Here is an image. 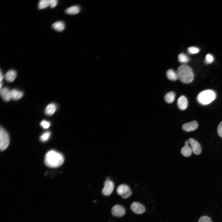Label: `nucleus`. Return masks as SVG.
Wrapping results in <instances>:
<instances>
[{
    "mask_svg": "<svg viewBox=\"0 0 222 222\" xmlns=\"http://www.w3.org/2000/svg\"><path fill=\"white\" fill-rule=\"evenodd\" d=\"M64 162V158L60 153L54 150L48 151L45 155L44 162L47 166L52 168L61 166Z\"/></svg>",
    "mask_w": 222,
    "mask_h": 222,
    "instance_id": "obj_1",
    "label": "nucleus"
},
{
    "mask_svg": "<svg viewBox=\"0 0 222 222\" xmlns=\"http://www.w3.org/2000/svg\"><path fill=\"white\" fill-rule=\"evenodd\" d=\"M176 72L178 79L183 83H189L194 79L193 72L191 68L187 65L183 64L179 66Z\"/></svg>",
    "mask_w": 222,
    "mask_h": 222,
    "instance_id": "obj_2",
    "label": "nucleus"
},
{
    "mask_svg": "<svg viewBox=\"0 0 222 222\" xmlns=\"http://www.w3.org/2000/svg\"><path fill=\"white\" fill-rule=\"evenodd\" d=\"M216 97L215 92L211 90H207L200 92L197 96L198 102L203 105H208L214 101Z\"/></svg>",
    "mask_w": 222,
    "mask_h": 222,
    "instance_id": "obj_3",
    "label": "nucleus"
},
{
    "mask_svg": "<svg viewBox=\"0 0 222 222\" xmlns=\"http://www.w3.org/2000/svg\"><path fill=\"white\" fill-rule=\"evenodd\" d=\"M9 137L6 131L2 127L0 128V150L3 151L8 146L9 144Z\"/></svg>",
    "mask_w": 222,
    "mask_h": 222,
    "instance_id": "obj_4",
    "label": "nucleus"
},
{
    "mask_svg": "<svg viewBox=\"0 0 222 222\" xmlns=\"http://www.w3.org/2000/svg\"><path fill=\"white\" fill-rule=\"evenodd\" d=\"M117 191L118 194L123 199H127L132 194V191L129 187L125 184L120 185L117 187Z\"/></svg>",
    "mask_w": 222,
    "mask_h": 222,
    "instance_id": "obj_5",
    "label": "nucleus"
},
{
    "mask_svg": "<svg viewBox=\"0 0 222 222\" xmlns=\"http://www.w3.org/2000/svg\"><path fill=\"white\" fill-rule=\"evenodd\" d=\"M104 187L102 190L103 195L108 196L112 192L114 187V183L108 179L104 183Z\"/></svg>",
    "mask_w": 222,
    "mask_h": 222,
    "instance_id": "obj_6",
    "label": "nucleus"
},
{
    "mask_svg": "<svg viewBox=\"0 0 222 222\" xmlns=\"http://www.w3.org/2000/svg\"><path fill=\"white\" fill-rule=\"evenodd\" d=\"M188 141L191 145V149L193 153L196 155L200 154L202 151V149L199 142L192 138H189Z\"/></svg>",
    "mask_w": 222,
    "mask_h": 222,
    "instance_id": "obj_7",
    "label": "nucleus"
},
{
    "mask_svg": "<svg viewBox=\"0 0 222 222\" xmlns=\"http://www.w3.org/2000/svg\"><path fill=\"white\" fill-rule=\"evenodd\" d=\"M125 212V208L119 205L113 206L111 209V213L115 217H121L124 215Z\"/></svg>",
    "mask_w": 222,
    "mask_h": 222,
    "instance_id": "obj_8",
    "label": "nucleus"
},
{
    "mask_svg": "<svg viewBox=\"0 0 222 222\" xmlns=\"http://www.w3.org/2000/svg\"><path fill=\"white\" fill-rule=\"evenodd\" d=\"M130 208L133 212L138 214L143 213L146 210L143 205L137 202L133 203L131 205Z\"/></svg>",
    "mask_w": 222,
    "mask_h": 222,
    "instance_id": "obj_9",
    "label": "nucleus"
},
{
    "mask_svg": "<svg viewBox=\"0 0 222 222\" xmlns=\"http://www.w3.org/2000/svg\"><path fill=\"white\" fill-rule=\"evenodd\" d=\"M197 122L195 121L185 123L182 125L183 130L186 132H190L195 130L198 127Z\"/></svg>",
    "mask_w": 222,
    "mask_h": 222,
    "instance_id": "obj_10",
    "label": "nucleus"
},
{
    "mask_svg": "<svg viewBox=\"0 0 222 222\" xmlns=\"http://www.w3.org/2000/svg\"><path fill=\"white\" fill-rule=\"evenodd\" d=\"M0 89V95L2 99L6 101H9L11 99V90L6 87Z\"/></svg>",
    "mask_w": 222,
    "mask_h": 222,
    "instance_id": "obj_11",
    "label": "nucleus"
},
{
    "mask_svg": "<svg viewBox=\"0 0 222 222\" xmlns=\"http://www.w3.org/2000/svg\"><path fill=\"white\" fill-rule=\"evenodd\" d=\"M178 106L180 109L184 110L188 106V101L187 98L184 96H180L177 101Z\"/></svg>",
    "mask_w": 222,
    "mask_h": 222,
    "instance_id": "obj_12",
    "label": "nucleus"
},
{
    "mask_svg": "<svg viewBox=\"0 0 222 222\" xmlns=\"http://www.w3.org/2000/svg\"><path fill=\"white\" fill-rule=\"evenodd\" d=\"M16 76L17 73L16 71L13 69H10L6 73L5 77L7 81L12 82L14 80Z\"/></svg>",
    "mask_w": 222,
    "mask_h": 222,
    "instance_id": "obj_13",
    "label": "nucleus"
},
{
    "mask_svg": "<svg viewBox=\"0 0 222 222\" xmlns=\"http://www.w3.org/2000/svg\"><path fill=\"white\" fill-rule=\"evenodd\" d=\"M57 107L56 105L54 103L49 104L47 106L45 109V114L48 116H51L52 115L56 110Z\"/></svg>",
    "mask_w": 222,
    "mask_h": 222,
    "instance_id": "obj_14",
    "label": "nucleus"
},
{
    "mask_svg": "<svg viewBox=\"0 0 222 222\" xmlns=\"http://www.w3.org/2000/svg\"><path fill=\"white\" fill-rule=\"evenodd\" d=\"M23 92L20 91L16 89H14L11 90V99L14 100L20 99L23 97Z\"/></svg>",
    "mask_w": 222,
    "mask_h": 222,
    "instance_id": "obj_15",
    "label": "nucleus"
},
{
    "mask_svg": "<svg viewBox=\"0 0 222 222\" xmlns=\"http://www.w3.org/2000/svg\"><path fill=\"white\" fill-rule=\"evenodd\" d=\"M80 11L79 7L76 5L71 6L65 10L66 13L69 14H76L78 13Z\"/></svg>",
    "mask_w": 222,
    "mask_h": 222,
    "instance_id": "obj_16",
    "label": "nucleus"
},
{
    "mask_svg": "<svg viewBox=\"0 0 222 222\" xmlns=\"http://www.w3.org/2000/svg\"><path fill=\"white\" fill-rule=\"evenodd\" d=\"M166 75L168 79L171 80L175 81L178 79L176 72L171 69H169L167 71Z\"/></svg>",
    "mask_w": 222,
    "mask_h": 222,
    "instance_id": "obj_17",
    "label": "nucleus"
},
{
    "mask_svg": "<svg viewBox=\"0 0 222 222\" xmlns=\"http://www.w3.org/2000/svg\"><path fill=\"white\" fill-rule=\"evenodd\" d=\"M52 27L54 29L58 31H62L64 29L65 26L63 22L59 21L53 23Z\"/></svg>",
    "mask_w": 222,
    "mask_h": 222,
    "instance_id": "obj_18",
    "label": "nucleus"
},
{
    "mask_svg": "<svg viewBox=\"0 0 222 222\" xmlns=\"http://www.w3.org/2000/svg\"><path fill=\"white\" fill-rule=\"evenodd\" d=\"M192 149L188 145H185L181 150L182 154L185 157H188L191 155L192 153Z\"/></svg>",
    "mask_w": 222,
    "mask_h": 222,
    "instance_id": "obj_19",
    "label": "nucleus"
},
{
    "mask_svg": "<svg viewBox=\"0 0 222 222\" xmlns=\"http://www.w3.org/2000/svg\"><path fill=\"white\" fill-rule=\"evenodd\" d=\"M175 94L173 92H170L166 93L164 97L165 101L168 103H171L173 102L175 99Z\"/></svg>",
    "mask_w": 222,
    "mask_h": 222,
    "instance_id": "obj_20",
    "label": "nucleus"
},
{
    "mask_svg": "<svg viewBox=\"0 0 222 222\" xmlns=\"http://www.w3.org/2000/svg\"><path fill=\"white\" fill-rule=\"evenodd\" d=\"M50 6L49 0H41L39 1L38 7L39 9H43Z\"/></svg>",
    "mask_w": 222,
    "mask_h": 222,
    "instance_id": "obj_21",
    "label": "nucleus"
},
{
    "mask_svg": "<svg viewBox=\"0 0 222 222\" xmlns=\"http://www.w3.org/2000/svg\"><path fill=\"white\" fill-rule=\"evenodd\" d=\"M178 58L179 62L183 63H187L189 60L188 56L183 53L180 54L178 56Z\"/></svg>",
    "mask_w": 222,
    "mask_h": 222,
    "instance_id": "obj_22",
    "label": "nucleus"
},
{
    "mask_svg": "<svg viewBox=\"0 0 222 222\" xmlns=\"http://www.w3.org/2000/svg\"><path fill=\"white\" fill-rule=\"evenodd\" d=\"M51 132L49 131H47L43 134L40 136V140L42 142H45L47 141L51 135Z\"/></svg>",
    "mask_w": 222,
    "mask_h": 222,
    "instance_id": "obj_23",
    "label": "nucleus"
},
{
    "mask_svg": "<svg viewBox=\"0 0 222 222\" xmlns=\"http://www.w3.org/2000/svg\"><path fill=\"white\" fill-rule=\"evenodd\" d=\"M188 52L190 54H195L198 53L199 51V48L195 47H191L187 49Z\"/></svg>",
    "mask_w": 222,
    "mask_h": 222,
    "instance_id": "obj_24",
    "label": "nucleus"
},
{
    "mask_svg": "<svg viewBox=\"0 0 222 222\" xmlns=\"http://www.w3.org/2000/svg\"><path fill=\"white\" fill-rule=\"evenodd\" d=\"M214 57L211 54H207L205 56V62L207 64H210L212 63L214 60Z\"/></svg>",
    "mask_w": 222,
    "mask_h": 222,
    "instance_id": "obj_25",
    "label": "nucleus"
},
{
    "mask_svg": "<svg viewBox=\"0 0 222 222\" xmlns=\"http://www.w3.org/2000/svg\"><path fill=\"white\" fill-rule=\"evenodd\" d=\"M40 125L43 129H47L49 127L51 124L49 121L43 120L40 122Z\"/></svg>",
    "mask_w": 222,
    "mask_h": 222,
    "instance_id": "obj_26",
    "label": "nucleus"
},
{
    "mask_svg": "<svg viewBox=\"0 0 222 222\" xmlns=\"http://www.w3.org/2000/svg\"><path fill=\"white\" fill-rule=\"evenodd\" d=\"M198 222H212V221L209 217L206 216H204L200 218Z\"/></svg>",
    "mask_w": 222,
    "mask_h": 222,
    "instance_id": "obj_27",
    "label": "nucleus"
},
{
    "mask_svg": "<svg viewBox=\"0 0 222 222\" xmlns=\"http://www.w3.org/2000/svg\"><path fill=\"white\" fill-rule=\"evenodd\" d=\"M217 132L219 135L222 138V121L218 126Z\"/></svg>",
    "mask_w": 222,
    "mask_h": 222,
    "instance_id": "obj_28",
    "label": "nucleus"
},
{
    "mask_svg": "<svg viewBox=\"0 0 222 222\" xmlns=\"http://www.w3.org/2000/svg\"><path fill=\"white\" fill-rule=\"evenodd\" d=\"M50 6L51 8L55 7L58 3V1L56 0H49Z\"/></svg>",
    "mask_w": 222,
    "mask_h": 222,
    "instance_id": "obj_29",
    "label": "nucleus"
},
{
    "mask_svg": "<svg viewBox=\"0 0 222 222\" xmlns=\"http://www.w3.org/2000/svg\"><path fill=\"white\" fill-rule=\"evenodd\" d=\"M3 77H4V76H3V74H2L1 71V70L0 72V82H2V81L3 79Z\"/></svg>",
    "mask_w": 222,
    "mask_h": 222,
    "instance_id": "obj_30",
    "label": "nucleus"
},
{
    "mask_svg": "<svg viewBox=\"0 0 222 222\" xmlns=\"http://www.w3.org/2000/svg\"><path fill=\"white\" fill-rule=\"evenodd\" d=\"M189 143V142L188 140L186 141L185 142V145H188Z\"/></svg>",
    "mask_w": 222,
    "mask_h": 222,
    "instance_id": "obj_31",
    "label": "nucleus"
},
{
    "mask_svg": "<svg viewBox=\"0 0 222 222\" xmlns=\"http://www.w3.org/2000/svg\"><path fill=\"white\" fill-rule=\"evenodd\" d=\"M2 85H3V83H2V82H0V89H1L2 88H2Z\"/></svg>",
    "mask_w": 222,
    "mask_h": 222,
    "instance_id": "obj_32",
    "label": "nucleus"
}]
</instances>
